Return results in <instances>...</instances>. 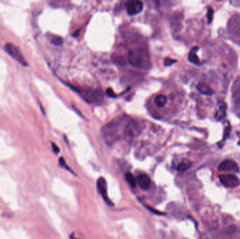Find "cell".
<instances>
[{"mask_svg": "<svg viewBox=\"0 0 240 239\" xmlns=\"http://www.w3.org/2000/svg\"><path fill=\"white\" fill-rule=\"evenodd\" d=\"M129 62L132 66L140 69H148L150 65V57L143 48L132 49L128 55Z\"/></svg>", "mask_w": 240, "mask_h": 239, "instance_id": "obj_1", "label": "cell"}, {"mask_svg": "<svg viewBox=\"0 0 240 239\" xmlns=\"http://www.w3.org/2000/svg\"><path fill=\"white\" fill-rule=\"evenodd\" d=\"M4 49H5L6 53H9L13 58H14L18 62H19L21 65H23V66H27L28 65L25 58L23 57V55L21 53V51L14 44L6 43L4 45Z\"/></svg>", "mask_w": 240, "mask_h": 239, "instance_id": "obj_2", "label": "cell"}, {"mask_svg": "<svg viewBox=\"0 0 240 239\" xmlns=\"http://www.w3.org/2000/svg\"><path fill=\"white\" fill-rule=\"evenodd\" d=\"M219 180L222 184L227 188H235L240 184L239 178L234 174L220 175Z\"/></svg>", "mask_w": 240, "mask_h": 239, "instance_id": "obj_3", "label": "cell"}, {"mask_svg": "<svg viewBox=\"0 0 240 239\" xmlns=\"http://www.w3.org/2000/svg\"><path fill=\"white\" fill-rule=\"evenodd\" d=\"M239 170L237 163L231 159L225 160L218 166V171L225 173H238Z\"/></svg>", "mask_w": 240, "mask_h": 239, "instance_id": "obj_4", "label": "cell"}, {"mask_svg": "<svg viewBox=\"0 0 240 239\" xmlns=\"http://www.w3.org/2000/svg\"><path fill=\"white\" fill-rule=\"evenodd\" d=\"M97 188L100 194L102 196L103 199H104V201L107 204L111 206L112 203L110 202V199L107 196V184L105 178H103V177H101V178H98V180H97Z\"/></svg>", "mask_w": 240, "mask_h": 239, "instance_id": "obj_5", "label": "cell"}, {"mask_svg": "<svg viewBox=\"0 0 240 239\" xmlns=\"http://www.w3.org/2000/svg\"><path fill=\"white\" fill-rule=\"evenodd\" d=\"M126 7L129 15L134 16L141 12L143 9V4L140 1H129L126 4Z\"/></svg>", "mask_w": 240, "mask_h": 239, "instance_id": "obj_6", "label": "cell"}, {"mask_svg": "<svg viewBox=\"0 0 240 239\" xmlns=\"http://www.w3.org/2000/svg\"><path fill=\"white\" fill-rule=\"evenodd\" d=\"M137 183L142 189L148 190L151 185V180L148 175L145 174V173H141L138 176Z\"/></svg>", "mask_w": 240, "mask_h": 239, "instance_id": "obj_7", "label": "cell"}, {"mask_svg": "<svg viewBox=\"0 0 240 239\" xmlns=\"http://www.w3.org/2000/svg\"><path fill=\"white\" fill-rule=\"evenodd\" d=\"M197 88L200 93L202 94L207 95V96H211L213 93V90L208 85L204 83H200L197 85Z\"/></svg>", "mask_w": 240, "mask_h": 239, "instance_id": "obj_8", "label": "cell"}, {"mask_svg": "<svg viewBox=\"0 0 240 239\" xmlns=\"http://www.w3.org/2000/svg\"><path fill=\"white\" fill-rule=\"evenodd\" d=\"M226 104L224 102L220 103L218 105V110L215 114V119L217 120H221L226 116Z\"/></svg>", "mask_w": 240, "mask_h": 239, "instance_id": "obj_9", "label": "cell"}, {"mask_svg": "<svg viewBox=\"0 0 240 239\" xmlns=\"http://www.w3.org/2000/svg\"><path fill=\"white\" fill-rule=\"evenodd\" d=\"M136 132L137 126L135 125V123L133 122H130L126 126V135H128L130 137H133L134 136Z\"/></svg>", "mask_w": 240, "mask_h": 239, "instance_id": "obj_10", "label": "cell"}, {"mask_svg": "<svg viewBox=\"0 0 240 239\" xmlns=\"http://www.w3.org/2000/svg\"><path fill=\"white\" fill-rule=\"evenodd\" d=\"M198 50V47H194L190 51V53L188 55V60H190L191 63L194 64H199L200 63V59H199L198 56H197L196 52Z\"/></svg>", "mask_w": 240, "mask_h": 239, "instance_id": "obj_11", "label": "cell"}, {"mask_svg": "<svg viewBox=\"0 0 240 239\" xmlns=\"http://www.w3.org/2000/svg\"><path fill=\"white\" fill-rule=\"evenodd\" d=\"M125 178L131 186H132L133 188H135L136 186L137 180L133 174H131V173H126L125 174Z\"/></svg>", "mask_w": 240, "mask_h": 239, "instance_id": "obj_12", "label": "cell"}, {"mask_svg": "<svg viewBox=\"0 0 240 239\" xmlns=\"http://www.w3.org/2000/svg\"><path fill=\"white\" fill-rule=\"evenodd\" d=\"M166 101H167V98H166V96H164V95H159V96H157L155 99V104H156L158 107H160L165 105Z\"/></svg>", "mask_w": 240, "mask_h": 239, "instance_id": "obj_13", "label": "cell"}, {"mask_svg": "<svg viewBox=\"0 0 240 239\" xmlns=\"http://www.w3.org/2000/svg\"><path fill=\"white\" fill-rule=\"evenodd\" d=\"M191 162L188 160H184L182 162H181L177 166V170L179 171H185L187 169L190 168L191 166Z\"/></svg>", "mask_w": 240, "mask_h": 239, "instance_id": "obj_14", "label": "cell"}, {"mask_svg": "<svg viewBox=\"0 0 240 239\" xmlns=\"http://www.w3.org/2000/svg\"><path fill=\"white\" fill-rule=\"evenodd\" d=\"M63 39H62L61 37H54V38L52 39V40H51V43L57 46L61 45V44H63Z\"/></svg>", "mask_w": 240, "mask_h": 239, "instance_id": "obj_15", "label": "cell"}, {"mask_svg": "<svg viewBox=\"0 0 240 239\" xmlns=\"http://www.w3.org/2000/svg\"><path fill=\"white\" fill-rule=\"evenodd\" d=\"M213 10L211 8H209L208 14H207V19H208V23H211V22L213 20Z\"/></svg>", "mask_w": 240, "mask_h": 239, "instance_id": "obj_16", "label": "cell"}, {"mask_svg": "<svg viewBox=\"0 0 240 239\" xmlns=\"http://www.w3.org/2000/svg\"><path fill=\"white\" fill-rule=\"evenodd\" d=\"M176 60H174V59H171V58H166L165 60H164V65L166 67L168 66H171V65H172L173 64H174L175 63H176Z\"/></svg>", "mask_w": 240, "mask_h": 239, "instance_id": "obj_17", "label": "cell"}, {"mask_svg": "<svg viewBox=\"0 0 240 239\" xmlns=\"http://www.w3.org/2000/svg\"><path fill=\"white\" fill-rule=\"evenodd\" d=\"M59 163H60V166H61L62 167H63V168H65V169H67V170H68V171H71V170H70V168H69V167L68 166V165L66 164V163H65V159L63 158H60V159H59Z\"/></svg>", "mask_w": 240, "mask_h": 239, "instance_id": "obj_18", "label": "cell"}, {"mask_svg": "<svg viewBox=\"0 0 240 239\" xmlns=\"http://www.w3.org/2000/svg\"><path fill=\"white\" fill-rule=\"evenodd\" d=\"M52 148H53V151L54 152V153L58 154L60 150L58 147L56 146V145H55L54 143H52Z\"/></svg>", "mask_w": 240, "mask_h": 239, "instance_id": "obj_19", "label": "cell"}, {"mask_svg": "<svg viewBox=\"0 0 240 239\" xmlns=\"http://www.w3.org/2000/svg\"><path fill=\"white\" fill-rule=\"evenodd\" d=\"M106 93H107V94L109 96H110V97H115V93H113V91H112V89H107V91H106Z\"/></svg>", "mask_w": 240, "mask_h": 239, "instance_id": "obj_20", "label": "cell"}]
</instances>
